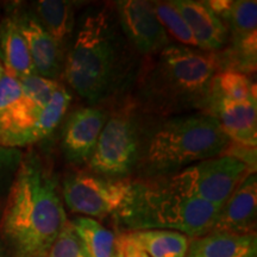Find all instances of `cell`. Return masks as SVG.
I'll return each instance as SVG.
<instances>
[{
  "mask_svg": "<svg viewBox=\"0 0 257 257\" xmlns=\"http://www.w3.org/2000/svg\"><path fill=\"white\" fill-rule=\"evenodd\" d=\"M67 223L56 176L41 157L29 154L19 165L2 220L12 257H48Z\"/></svg>",
  "mask_w": 257,
  "mask_h": 257,
  "instance_id": "6da1fadb",
  "label": "cell"
},
{
  "mask_svg": "<svg viewBox=\"0 0 257 257\" xmlns=\"http://www.w3.org/2000/svg\"><path fill=\"white\" fill-rule=\"evenodd\" d=\"M219 72L216 53L169 44L147 56L138 75L136 101L144 113L157 117L206 112L211 82Z\"/></svg>",
  "mask_w": 257,
  "mask_h": 257,
  "instance_id": "7a4b0ae2",
  "label": "cell"
},
{
  "mask_svg": "<svg viewBox=\"0 0 257 257\" xmlns=\"http://www.w3.org/2000/svg\"><path fill=\"white\" fill-rule=\"evenodd\" d=\"M125 50L114 6L88 10L76 24L64 57V78L79 95L98 104L108 98L123 80Z\"/></svg>",
  "mask_w": 257,
  "mask_h": 257,
  "instance_id": "3957f363",
  "label": "cell"
},
{
  "mask_svg": "<svg viewBox=\"0 0 257 257\" xmlns=\"http://www.w3.org/2000/svg\"><path fill=\"white\" fill-rule=\"evenodd\" d=\"M229 143L217 118L206 112L168 117L147 126L136 169L143 174L141 179L170 176L220 156Z\"/></svg>",
  "mask_w": 257,
  "mask_h": 257,
  "instance_id": "277c9868",
  "label": "cell"
},
{
  "mask_svg": "<svg viewBox=\"0 0 257 257\" xmlns=\"http://www.w3.org/2000/svg\"><path fill=\"white\" fill-rule=\"evenodd\" d=\"M219 210L175 192L162 178L134 179L130 197L114 217L130 231L172 230L199 238L210 233Z\"/></svg>",
  "mask_w": 257,
  "mask_h": 257,
  "instance_id": "5b68a950",
  "label": "cell"
},
{
  "mask_svg": "<svg viewBox=\"0 0 257 257\" xmlns=\"http://www.w3.org/2000/svg\"><path fill=\"white\" fill-rule=\"evenodd\" d=\"M136 99L127 98L105 121L88 165L92 172L112 179L130 178L137 168L147 126Z\"/></svg>",
  "mask_w": 257,
  "mask_h": 257,
  "instance_id": "8992f818",
  "label": "cell"
},
{
  "mask_svg": "<svg viewBox=\"0 0 257 257\" xmlns=\"http://www.w3.org/2000/svg\"><path fill=\"white\" fill-rule=\"evenodd\" d=\"M255 170L233 157L220 155L186 167L162 178L170 188L188 198H197L221 207L240 182Z\"/></svg>",
  "mask_w": 257,
  "mask_h": 257,
  "instance_id": "52a82bcc",
  "label": "cell"
},
{
  "mask_svg": "<svg viewBox=\"0 0 257 257\" xmlns=\"http://www.w3.org/2000/svg\"><path fill=\"white\" fill-rule=\"evenodd\" d=\"M133 181L88 172L70 173L63 181V199L73 213L82 217L115 216L130 197Z\"/></svg>",
  "mask_w": 257,
  "mask_h": 257,
  "instance_id": "ba28073f",
  "label": "cell"
},
{
  "mask_svg": "<svg viewBox=\"0 0 257 257\" xmlns=\"http://www.w3.org/2000/svg\"><path fill=\"white\" fill-rule=\"evenodd\" d=\"M43 108L23 94L19 80L0 79V148H23L37 143L36 128Z\"/></svg>",
  "mask_w": 257,
  "mask_h": 257,
  "instance_id": "9c48e42d",
  "label": "cell"
},
{
  "mask_svg": "<svg viewBox=\"0 0 257 257\" xmlns=\"http://www.w3.org/2000/svg\"><path fill=\"white\" fill-rule=\"evenodd\" d=\"M114 11L121 34L143 55H155L170 44L168 34L149 2L121 0L115 3Z\"/></svg>",
  "mask_w": 257,
  "mask_h": 257,
  "instance_id": "30bf717a",
  "label": "cell"
},
{
  "mask_svg": "<svg viewBox=\"0 0 257 257\" xmlns=\"http://www.w3.org/2000/svg\"><path fill=\"white\" fill-rule=\"evenodd\" d=\"M257 179L251 173L220 207L210 233L256 234Z\"/></svg>",
  "mask_w": 257,
  "mask_h": 257,
  "instance_id": "8fae6325",
  "label": "cell"
},
{
  "mask_svg": "<svg viewBox=\"0 0 257 257\" xmlns=\"http://www.w3.org/2000/svg\"><path fill=\"white\" fill-rule=\"evenodd\" d=\"M107 119L105 112L96 107H81L67 118L62 134V148L69 162H88Z\"/></svg>",
  "mask_w": 257,
  "mask_h": 257,
  "instance_id": "7c38bea8",
  "label": "cell"
},
{
  "mask_svg": "<svg viewBox=\"0 0 257 257\" xmlns=\"http://www.w3.org/2000/svg\"><path fill=\"white\" fill-rule=\"evenodd\" d=\"M16 21L25 38L37 75L55 80L61 74L64 55L53 37L42 27L35 15L17 14Z\"/></svg>",
  "mask_w": 257,
  "mask_h": 257,
  "instance_id": "4fadbf2b",
  "label": "cell"
},
{
  "mask_svg": "<svg viewBox=\"0 0 257 257\" xmlns=\"http://www.w3.org/2000/svg\"><path fill=\"white\" fill-rule=\"evenodd\" d=\"M206 113L217 118L230 142L256 148L257 101H231L218 99L212 101Z\"/></svg>",
  "mask_w": 257,
  "mask_h": 257,
  "instance_id": "5bb4252c",
  "label": "cell"
},
{
  "mask_svg": "<svg viewBox=\"0 0 257 257\" xmlns=\"http://www.w3.org/2000/svg\"><path fill=\"white\" fill-rule=\"evenodd\" d=\"M191 29L200 50L219 53L229 43L226 25L212 12L205 2L175 0L172 2Z\"/></svg>",
  "mask_w": 257,
  "mask_h": 257,
  "instance_id": "9a60e30c",
  "label": "cell"
},
{
  "mask_svg": "<svg viewBox=\"0 0 257 257\" xmlns=\"http://www.w3.org/2000/svg\"><path fill=\"white\" fill-rule=\"evenodd\" d=\"M79 3L64 0H41L35 4V16L53 37L66 57L76 27Z\"/></svg>",
  "mask_w": 257,
  "mask_h": 257,
  "instance_id": "2e32d148",
  "label": "cell"
},
{
  "mask_svg": "<svg viewBox=\"0 0 257 257\" xmlns=\"http://www.w3.org/2000/svg\"><path fill=\"white\" fill-rule=\"evenodd\" d=\"M0 48L5 74L17 80L36 74L27 42L15 16L3 21L0 27Z\"/></svg>",
  "mask_w": 257,
  "mask_h": 257,
  "instance_id": "e0dca14e",
  "label": "cell"
},
{
  "mask_svg": "<svg viewBox=\"0 0 257 257\" xmlns=\"http://www.w3.org/2000/svg\"><path fill=\"white\" fill-rule=\"evenodd\" d=\"M256 234L207 233L192 238L186 257H256Z\"/></svg>",
  "mask_w": 257,
  "mask_h": 257,
  "instance_id": "ac0fdd59",
  "label": "cell"
},
{
  "mask_svg": "<svg viewBox=\"0 0 257 257\" xmlns=\"http://www.w3.org/2000/svg\"><path fill=\"white\" fill-rule=\"evenodd\" d=\"M126 233L149 257H186L191 243L186 234L172 230H137Z\"/></svg>",
  "mask_w": 257,
  "mask_h": 257,
  "instance_id": "d6986e66",
  "label": "cell"
},
{
  "mask_svg": "<svg viewBox=\"0 0 257 257\" xmlns=\"http://www.w3.org/2000/svg\"><path fill=\"white\" fill-rule=\"evenodd\" d=\"M88 257H117L118 243L114 233L88 217H76L70 221Z\"/></svg>",
  "mask_w": 257,
  "mask_h": 257,
  "instance_id": "ffe728a7",
  "label": "cell"
},
{
  "mask_svg": "<svg viewBox=\"0 0 257 257\" xmlns=\"http://www.w3.org/2000/svg\"><path fill=\"white\" fill-rule=\"evenodd\" d=\"M218 99L246 101L256 99V83L245 74L234 70H221L211 82L210 102ZM208 108V107H207Z\"/></svg>",
  "mask_w": 257,
  "mask_h": 257,
  "instance_id": "44dd1931",
  "label": "cell"
},
{
  "mask_svg": "<svg viewBox=\"0 0 257 257\" xmlns=\"http://www.w3.org/2000/svg\"><path fill=\"white\" fill-rule=\"evenodd\" d=\"M221 22L229 30V40H239L257 32V3L255 0L232 2Z\"/></svg>",
  "mask_w": 257,
  "mask_h": 257,
  "instance_id": "7402d4cb",
  "label": "cell"
},
{
  "mask_svg": "<svg viewBox=\"0 0 257 257\" xmlns=\"http://www.w3.org/2000/svg\"><path fill=\"white\" fill-rule=\"evenodd\" d=\"M150 4L168 36L172 35L176 41L180 42V46L199 49L191 29L172 2H152Z\"/></svg>",
  "mask_w": 257,
  "mask_h": 257,
  "instance_id": "603a6c76",
  "label": "cell"
},
{
  "mask_svg": "<svg viewBox=\"0 0 257 257\" xmlns=\"http://www.w3.org/2000/svg\"><path fill=\"white\" fill-rule=\"evenodd\" d=\"M70 100H72V96H70L69 92L67 91L64 86L59 83L50 101L41 112V117L36 128L37 142L50 136L54 133V130L59 126L64 114L67 113Z\"/></svg>",
  "mask_w": 257,
  "mask_h": 257,
  "instance_id": "cb8c5ba5",
  "label": "cell"
},
{
  "mask_svg": "<svg viewBox=\"0 0 257 257\" xmlns=\"http://www.w3.org/2000/svg\"><path fill=\"white\" fill-rule=\"evenodd\" d=\"M19 82L23 94L41 108L46 107L59 86L56 80L43 78L37 74L19 80Z\"/></svg>",
  "mask_w": 257,
  "mask_h": 257,
  "instance_id": "d4e9b609",
  "label": "cell"
},
{
  "mask_svg": "<svg viewBox=\"0 0 257 257\" xmlns=\"http://www.w3.org/2000/svg\"><path fill=\"white\" fill-rule=\"evenodd\" d=\"M48 257H88L69 220L51 245Z\"/></svg>",
  "mask_w": 257,
  "mask_h": 257,
  "instance_id": "484cf974",
  "label": "cell"
},
{
  "mask_svg": "<svg viewBox=\"0 0 257 257\" xmlns=\"http://www.w3.org/2000/svg\"><path fill=\"white\" fill-rule=\"evenodd\" d=\"M117 242L123 257H149V255L127 233L120 234Z\"/></svg>",
  "mask_w": 257,
  "mask_h": 257,
  "instance_id": "4316f807",
  "label": "cell"
},
{
  "mask_svg": "<svg viewBox=\"0 0 257 257\" xmlns=\"http://www.w3.org/2000/svg\"><path fill=\"white\" fill-rule=\"evenodd\" d=\"M4 74H5V72H4V67H3L2 62H0V79H2L3 76H4Z\"/></svg>",
  "mask_w": 257,
  "mask_h": 257,
  "instance_id": "83f0119b",
  "label": "cell"
},
{
  "mask_svg": "<svg viewBox=\"0 0 257 257\" xmlns=\"http://www.w3.org/2000/svg\"><path fill=\"white\" fill-rule=\"evenodd\" d=\"M118 243V242H117ZM117 257H123V255H121V251L119 250V246H118V256Z\"/></svg>",
  "mask_w": 257,
  "mask_h": 257,
  "instance_id": "f1b7e54d",
  "label": "cell"
},
{
  "mask_svg": "<svg viewBox=\"0 0 257 257\" xmlns=\"http://www.w3.org/2000/svg\"><path fill=\"white\" fill-rule=\"evenodd\" d=\"M0 257H4V252H3L2 246H0Z\"/></svg>",
  "mask_w": 257,
  "mask_h": 257,
  "instance_id": "f546056e",
  "label": "cell"
}]
</instances>
